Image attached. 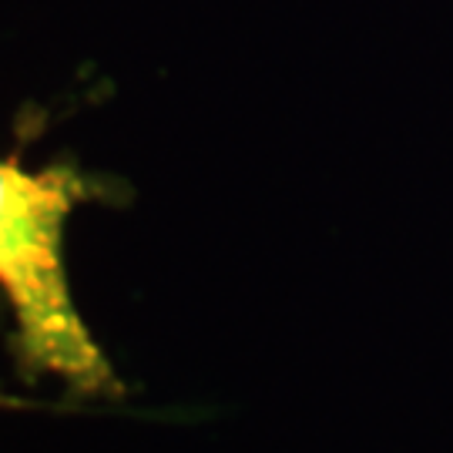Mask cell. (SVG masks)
Here are the masks:
<instances>
[{"mask_svg": "<svg viewBox=\"0 0 453 453\" xmlns=\"http://www.w3.org/2000/svg\"><path fill=\"white\" fill-rule=\"evenodd\" d=\"M78 198L81 185L65 168L24 172L0 162V289L14 306L27 363L81 393H108L114 372L71 299L61 259L65 222Z\"/></svg>", "mask_w": 453, "mask_h": 453, "instance_id": "cell-1", "label": "cell"}]
</instances>
